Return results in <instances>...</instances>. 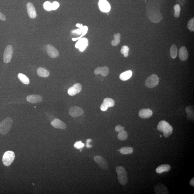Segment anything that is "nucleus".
Wrapping results in <instances>:
<instances>
[{
	"instance_id": "9",
	"label": "nucleus",
	"mask_w": 194,
	"mask_h": 194,
	"mask_svg": "<svg viewBox=\"0 0 194 194\" xmlns=\"http://www.w3.org/2000/svg\"><path fill=\"white\" fill-rule=\"evenodd\" d=\"M69 114L72 117H76L82 115L83 114V110L79 107H72L70 109Z\"/></svg>"
},
{
	"instance_id": "20",
	"label": "nucleus",
	"mask_w": 194,
	"mask_h": 194,
	"mask_svg": "<svg viewBox=\"0 0 194 194\" xmlns=\"http://www.w3.org/2000/svg\"><path fill=\"white\" fill-rule=\"evenodd\" d=\"M179 57L182 61L187 60L189 57V53L187 48L185 46H182L179 51Z\"/></svg>"
},
{
	"instance_id": "36",
	"label": "nucleus",
	"mask_w": 194,
	"mask_h": 194,
	"mask_svg": "<svg viewBox=\"0 0 194 194\" xmlns=\"http://www.w3.org/2000/svg\"><path fill=\"white\" fill-rule=\"evenodd\" d=\"M74 148H77V149H80L82 148L85 146L84 144L82 143L81 141H79L78 142H76L74 143Z\"/></svg>"
},
{
	"instance_id": "13",
	"label": "nucleus",
	"mask_w": 194,
	"mask_h": 194,
	"mask_svg": "<svg viewBox=\"0 0 194 194\" xmlns=\"http://www.w3.org/2000/svg\"><path fill=\"white\" fill-rule=\"evenodd\" d=\"M154 191L156 194H167L169 192L167 187L162 184H158L154 187Z\"/></svg>"
},
{
	"instance_id": "43",
	"label": "nucleus",
	"mask_w": 194,
	"mask_h": 194,
	"mask_svg": "<svg viewBox=\"0 0 194 194\" xmlns=\"http://www.w3.org/2000/svg\"><path fill=\"white\" fill-rule=\"evenodd\" d=\"M0 20H2L3 21H5L6 20L5 16L1 12H0Z\"/></svg>"
},
{
	"instance_id": "42",
	"label": "nucleus",
	"mask_w": 194,
	"mask_h": 194,
	"mask_svg": "<svg viewBox=\"0 0 194 194\" xmlns=\"http://www.w3.org/2000/svg\"><path fill=\"white\" fill-rule=\"evenodd\" d=\"M92 141V139H87V140H86V146L87 148H92V145H89V142Z\"/></svg>"
},
{
	"instance_id": "37",
	"label": "nucleus",
	"mask_w": 194,
	"mask_h": 194,
	"mask_svg": "<svg viewBox=\"0 0 194 194\" xmlns=\"http://www.w3.org/2000/svg\"><path fill=\"white\" fill-rule=\"evenodd\" d=\"M51 6H52V10H55L59 7V4L57 1H54L51 4Z\"/></svg>"
},
{
	"instance_id": "45",
	"label": "nucleus",
	"mask_w": 194,
	"mask_h": 194,
	"mask_svg": "<svg viewBox=\"0 0 194 194\" xmlns=\"http://www.w3.org/2000/svg\"><path fill=\"white\" fill-rule=\"evenodd\" d=\"M160 137H161L162 136H160Z\"/></svg>"
},
{
	"instance_id": "10",
	"label": "nucleus",
	"mask_w": 194,
	"mask_h": 194,
	"mask_svg": "<svg viewBox=\"0 0 194 194\" xmlns=\"http://www.w3.org/2000/svg\"><path fill=\"white\" fill-rule=\"evenodd\" d=\"M82 87L81 84H75L71 87L69 88L68 90V93L70 96H73L80 93L82 90Z\"/></svg>"
},
{
	"instance_id": "7",
	"label": "nucleus",
	"mask_w": 194,
	"mask_h": 194,
	"mask_svg": "<svg viewBox=\"0 0 194 194\" xmlns=\"http://www.w3.org/2000/svg\"><path fill=\"white\" fill-rule=\"evenodd\" d=\"M13 54L12 46L11 45H8L6 47L3 54L4 62L5 64H8L11 61Z\"/></svg>"
},
{
	"instance_id": "1",
	"label": "nucleus",
	"mask_w": 194,
	"mask_h": 194,
	"mask_svg": "<svg viewBox=\"0 0 194 194\" xmlns=\"http://www.w3.org/2000/svg\"><path fill=\"white\" fill-rule=\"evenodd\" d=\"M147 14L151 22L158 23L162 20V14L158 7H147Z\"/></svg>"
},
{
	"instance_id": "35",
	"label": "nucleus",
	"mask_w": 194,
	"mask_h": 194,
	"mask_svg": "<svg viewBox=\"0 0 194 194\" xmlns=\"http://www.w3.org/2000/svg\"><path fill=\"white\" fill-rule=\"evenodd\" d=\"M51 4L49 1H47L44 4V7L46 11H50L52 10Z\"/></svg>"
},
{
	"instance_id": "21",
	"label": "nucleus",
	"mask_w": 194,
	"mask_h": 194,
	"mask_svg": "<svg viewBox=\"0 0 194 194\" xmlns=\"http://www.w3.org/2000/svg\"><path fill=\"white\" fill-rule=\"evenodd\" d=\"M171 167L169 165L163 164L158 167L156 170V171L158 174H161L164 172H168L171 169Z\"/></svg>"
},
{
	"instance_id": "32",
	"label": "nucleus",
	"mask_w": 194,
	"mask_h": 194,
	"mask_svg": "<svg viewBox=\"0 0 194 194\" xmlns=\"http://www.w3.org/2000/svg\"><path fill=\"white\" fill-rule=\"evenodd\" d=\"M174 9L175 11V17L178 18L180 14L181 10L180 6L179 4H176V5H174Z\"/></svg>"
},
{
	"instance_id": "29",
	"label": "nucleus",
	"mask_w": 194,
	"mask_h": 194,
	"mask_svg": "<svg viewBox=\"0 0 194 194\" xmlns=\"http://www.w3.org/2000/svg\"><path fill=\"white\" fill-rule=\"evenodd\" d=\"M170 55L172 58L175 59L177 57L178 53V48L175 45H172L170 49Z\"/></svg>"
},
{
	"instance_id": "28",
	"label": "nucleus",
	"mask_w": 194,
	"mask_h": 194,
	"mask_svg": "<svg viewBox=\"0 0 194 194\" xmlns=\"http://www.w3.org/2000/svg\"><path fill=\"white\" fill-rule=\"evenodd\" d=\"M128 137L127 132L126 131L123 130L119 132L117 137L120 140L125 141L127 139Z\"/></svg>"
},
{
	"instance_id": "11",
	"label": "nucleus",
	"mask_w": 194,
	"mask_h": 194,
	"mask_svg": "<svg viewBox=\"0 0 194 194\" xmlns=\"http://www.w3.org/2000/svg\"><path fill=\"white\" fill-rule=\"evenodd\" d=\"M98 6L100 10L102 12H108L111 10V5L106 0H100Z\"/></svg>"
},
{
	"instance_id": "38",
	"label": "nucleus",
	"mask_w": 194,
	"mask_h": 194,
	"mask_svg": "<svg viewBox=\"0 0 194 194\" xmlns=\"http://www.w3.org/2000/svg\"><path fill=\"white\" fill-rule=\"evenodd\" d=\"M124 127H122L121 126L118 125L116 126L115 128V130L116 132H120V131L124 130Z\"/></svg>"
},
{
	"instance_id": "5",
	"label": "nucleus",
	"mask_w": 194,
	"mask_h": 194,
	"mask_svg": "<svg viewBox=\"0 0 194 194\" xmlns=\"http://www.w3.org/2000/svg\"><path fill=\"white\" fill-rule=\"evenodd\" d=\"M15 154L12 151H8L4 154L3 156V164L5 166L8 167L11 165L15 158Z\"/></svg>"
},
{
	"instance_id": "14",
	"label": "nucleus",
	"mask_w": 194,
	"mask_h": 194,
	"mask_svg": "<svg viewBox=\"0 0 194 194\" xmlns=\"http://www.w3.org/2000/svg\"><path fill=\"white\" fill-rule=\"evenodd\" d=\"M46 48L48 55L51 58H54L58 56L59 54L58 51L52 45H48Z\"/></svg>"
},
{
	"instance_id": "27",
	"label": "nucleus",
	"mask_w": 194,
	"mask_h": 194,
	"mask_svg": "<svg viewBox=\"0 0 194 194\" xmlns=\"http://www.w3.org/2000/svg\"><path fill=\"white\" fill-rule=\"evenodd\" d=\"M120 153L128 155L132 154L133 152V149L131 147H125L120 148Z\"/></svg>"
},
{
	"instance_id": "8",
	"label": "nucleus",
	"mask_w": 194,
	"mask_h": 194,
	"mask_svg": "<svg viewBox=\"0 0 194 194\" xmlns=\"http://www.w3.org/2000/svg\"><path fill=\"white\" fill-rule=\"evenodd\" d=\"M94 160L102 169L106 170L108 169V163L103 157L100 156H96L94 158Z\"/></svg>"
},
{
	"instance_id": "39",
	"label": "nucleus",
	"mask_w": 194,
	"mask_h": 194,
	"mask_svg": "<svg viewBox=\"0 0 194 194\" xmlns=\"http://www.w3.org/2000/svg\"><path fill=\"white\" fill-rule=\"evenodd\" d=\"M108 107H107L104 103H103L101 104L100 106V109L101 110V111H106L108 109Z\"/></svg>"
},
{
	"instance_id": "24",
	"label": "nucleus",
	"mask_w": 194,
	"mask_h": 194,
	"mask_svg": "<svg viewBox=\"0 0 194 194\" xmlns=\"http://www.w3.org/2000/svg\"><path fill=\"white\" fill-rule=\"evenodd\" d=\"M132 75V72L131 70L124 72L120 74V80L123 81H127L130 79Z\"/></svg>"
},
{
	"instance_id": "3",
	"label": "nucleus",
	"mask_w": 194,
	"mask_h": 194,
	"mask_svg": "<svg viewBox=\"0 0 194 194\" xmlns=\"http://www.w3.org/2000/svg\"><path fill=\"white\" fill-rule=\"evenodd\" d=\"M13 121L10 117H7L0 123V133L6 135L10 131L13 125Z\"/></svg>"
},
{
	"instance_id": "34",
	"label": "nucleus",
	"mask_w": 194,
	"mask_h": 194,
	"mask_svg": "<svg viewBox=\"0 0 194 194\" xmlns=\"http://www.w3.org/2000/svg\"><path fill=\"white\" fill-rule=\"evenodd\" d=\"M187 27L189 30L191 31H194V18L191 19L188 23Z\"/></svg>"
},
{
	"instance_id": "16",
	"label": "nucleus",
	"mask_w": 194,
	"mask_h": 194,
	"mask_svg": "<svg viewBox=\"0 0 194 194\" xmlns=\"http://www.w3.org/2000/svg\"><path fill=\"white\" fill-rule=\"evenodd\" d=\"M51 125L55 128L64 129L66 128V125L64 122L58 119H55L51 122Z\"/></svg>"
},
{
	"instance_id": "26",
	"label": "nucleus",
	"mask_w": 194,
	"mask_h": 194,
	"mask_svg": "<svg viewBox=\"0 0 194 194\" xmlns=\"http://www.w3.org/2000/svg\"><path fill=\"white\" fill-rule=\"evenodd\" d=\"M18 77L22 83L24 84L28 85L30 83V80L23 73H19L18 75Z\"/></svg>"
},
{
	"instance_id": "4",
	"label": "nucleus",
	"mask_w": 194,
	"mask_h": 194,
	"mask_svg": "<svg viewBox=\"0 0 194 194\" xmlns=\"http://www.w3.org/2000/svg\"><path fill=\"white\" fill-rule=\"evenodd\" d=\"M116 171L120 184L122 185L127 184L128 182L127 173L124 167L122 166L117 167H116Z\"/></svg>"
},
{
	"instance_id": "41",
	"label": "nucleus",
	"mask_w": 194,
	"mask_h": 194,
	"mask_svg": "<svg viewBox=\"0 0 194 194\" xmlns=\"http://www.w3.org/2000/svg\"><path fill=\"white\" fill-rule=\"evenodd\" d=\"M72 33H77L78 35H81L82 33V32L80 29H77V30L72 31Z\"/></svg>"
},
{
	"instance_id": "40",
	"label": "nucleus",
	"mask_w": 194,
	"mask_h": 194,
	"mask_svg": "<svg viewBox=\"0 0 194 194\" xmlns=\"http://www.w3.org/2000/svg\"><path fill=\"white\" fill-rule=\"evenodd\" d=\"M176 1L178 3V4L182 6L184 5L185 3V0H176Z\"/></svg>"
},
{
	"instance_id": "6",
	"label": "nucleus",
	"mask_w": 194,
	"mask_h": 194,
	"mask_svg": "<svg viewBox=\"0 0 194 194\" xmlns=\"http://www.w3.org/2000/svg\"><path fill=\"white\" fill-rule=\"evenodd\" d=\"M159 78L156 74H152L146 79L145 82L146 86L148 88L155 87L158 84Z\"/></svg>"
},
{
	"instance_id": "17",
	"label": "nucleus",
	"mask_w": 194,
	"mask_h": 194,
	"mask_svg": "<svg viewBox=\"0 0 194 194\" xmlns=\"http://www.w3.org/2000/svg\"><path fill=\"white\" fill-rule=\"evenodd\" d=\"M27 8L29 17L32 19L35 18L37 16L36 12L33 4L30 2L28 3Z\"/></svg>"
},
{
	"instance_id": "18",
	"label": "nucleus",
	"mask_w": 194,
	"mask_h": 194,
	"mask_svg": "<svg viewBox=\"0 0 194 194\" xmlns=\"http://www.w3.org/2000/svg\"><path fill=\"white\" fill-rule=\"evenodd\" d=\"M95 74H100L104 77L107 76L109 73V68L107 67H98L95 69L94 72Z\"/></svg>"
},
{
	"instance_id": "33",
	"label": "nucleus",
	"mask_w": 194,
	"mask_h": 194,
	"mask_svg": "<svg viewBox=\"0 0 194 194\" xmlns=\"http://www.w3.org/2000/svg\"><path fill=\"white\" fill-rule=\"evenodd\" d=\"M129 48L127 46H123L122 47L120 52L124 55V57H127L128 55Z\"/></svg>"
},
{
	"instance_id": "22",
	"label": "nucleus",
	"mask_w": 194,
	"mask_h": 194,
	"mask_svg": "<svg viewBox=\"0 0 194 194\" xmlns=\"http://www.w3.org/2000/svg\"><path fill=\"white\" fill-rule=\"evenodd\" d=\"M76 26L80 28V29L82 31V35H81V36L79 37V38H72V40L73 41L77 40H78L80 39V38H81L82 37L84 36V35H86L87 33L88 30V28L87 26H83L82 24L80 25V24H79V23H77V24H76Z\"/></svg>"
},
{
	"instance_id": "44",
	"label": "nucleus",
	"mask_w": 194,
	"mask_h": 194,
	"mask_svg": "<svg viewBox=\"0 0 194 194\" xmlns=\"http://www.w3.org/2000/svg\"><path fill=\"white\" fill-rule=\"evenodd\" d=\"M190 184L191 186H194V178H192L191 179L190 181Z\"/></svg>"
},
{
	"instance_id": "12",
	"label": "nucleus",
	"mask_w": 194,
	"mask_h": 194,
	"mask_svg": "<svg viewBox=\"0 0 194 194\" xmlns=\"http://www.w3.org/2000/svg\"><path fill=\"white\" fill-rule=\"evenodd\" d=\"M88 46V40L86 38H80L75 45L76 48H79L81 51H83Z\"/></svg>"
},
{
	"instance_id": "19",
	"label": "nucleus",
	"mask_w": 194,
	"mask_h": 194,
	"mask_svg": "<svg viewBox=\"0 0 194 194\" xmlns=\"http://www.w3.org/2000/svg\"><path fill=\"white\" fill-rule=\"evenodd\" d=\"M153 112L149 109H142L139 111V115L142 118H148L152 115Z\"/></svg>"
},
{
	"instance_id": "23",
	"label": "nucleus",
	"mask_w": 194,
	"mask_h": 194,
	"mask_svg": "<svg viewBox=\"0 0 194 194\" xmlns=\"http://www.w3.org/2000/svg\"><path fill=\"white\" fill-rule=\"evenodd\" d=\"M37 73L38 76L42 77H47L50 74L49 72L47 70L42 67H40L38 69Z\"/></svg>"
},
{
	"instance_id": "2",
	"label": "nucleus",
	"mask_w": 194,
	"mask_h": 194,
	"mask_svg": "<svg viewBox=\"0 0 194 194\" xmlns=\"http://www.w3.org/2000/svg\"><path fill=\"white\" fill-rule=\"evenodd\" d=\"M158 130L163 132L165 137H168L172 133L173 127L165 120L159 122L157 127Z\"/></svg>"
},
{
	"instance_id": "25",
	"label": "nucleus",
	"mask_w": 194,
	"mask_h": 194,
	"mask_svg": "<svg viewBox=\"0 0 194 194\" xmlns=\"http://www.w3.org/2000/svg\"><path fill=\"white\" fill-rule=\"evenodd\" d=\"M193 107L190 106L186 108V111L187 113V118L189 120H194V109Z\"/></svg>"
},
{
	"instance_id": "15",
	"label": "nucleus",
	"mask_w": 194,
	"mask_h": 194,
	"mask_svg": "<svg viewBox=\"0 0 194 194\" xmlns=\"http://www.w3.org/2000/svg\"><path fill=\"white\" fill-rule=\"evenodd\" d=\"M26 100L29 102L31 103H40L42 101V97L40 95H29L26 98Z\"/></svg>"
},
{
	"instance_id": "31",
	"label": "nucleus",
	"mask_w": 194,
	"mask_h": 194,
	"mask_svg": "<svg viewBox=\"0 0 194 194\" xmlns=\"http://www.w3.org/2000/svg\"><path fill=\"white\" fill-rule=\"evenodd\" d=\"M103 103L108 108L113 107L115 105V102L114 100L109 98H105L104 100Z\"/></svg>"
},
{
	"instance_id": "30",
	"label": "nucleus",
	"mask_w": 194,
	"mask_h": 194,
	"mask_svg": "<svg viewBox=\"0 0 194 194\" xmlns=\"http://www.w3.org/2000/svg\"><path fill=\"white\" fill-rule=\"evenodd\" d=\"M114 39L111 42V44L113 46H116L120 44V33H117L114 35Z\"/></svg>"
}]
</instances>
